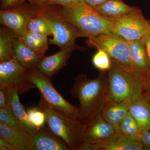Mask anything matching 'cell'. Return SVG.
<instances>
[{"label":"cell","mask_w":150,"mask_h":150,"mask_svg":"<svg viewBox=\"0 0 150 150\" xmlns=\"http://www.w3.org/2000/svg\"><path fill=\"white\" fill-rule=\"evenodd\" d=\"M106 71H100L93 79L84 74L75 79L71 93L79 101V120L83 124H88L100 114L108 100Z\"/></svg>","instance_id":"cell-1"},{"label":"cell","mask_w":150,"mask_h":150,"mask_svg":"<svg viewBox=\"0 0 150 150\" xmlns=\"http://www.w3.org/2000/svg\"><path fill=\"white\" fill-rule=\"evenodd\" d=\"M52 12L73 25L81 37L88 38L112 33L114 21L103 15L83 1L73 5H46Z\"/></svg>","instance_id":"cell-2"},{"label":"cell","mask_w":150,"mask_h":150,"mask_svg":"<svg viewBox=\"0 0 150 150\" xmlns=\"http://www.w3.org/2000/svg\"><path fill=\"white\" fill-rule=\"evenodd\" d=\"M106 72L108 100H132L144 93L146 76L131 68L111 59Z\"/></svg>","instance_id":"cell-3"},{"label":"cell","mask_w":150,"mask_h":150,"mask_svg":"<svg viewBox=\"0 0 150 150\" xmlns=\"http://www.w3.org/2000/svg\"><path fill=\"white\" fill-rule=\"evenodd\" d=\"M38 107L45 113L46 123L50 130L64 140L71 150H78L87 124L53 109L42 98Z\"/></svg>","instance_id":"cell-4"},{"label":"cell","mask_w":150,"mask_h":150,"mask_svg":"<svg viewBox=\"0 0 150 150\" xmlns=\"http://www.w3.org/2000/svg\"><path fill=\"white\" fill-rule=\"evenodd\" d=\"M28 76L40 92L41 98L48 105L70 118L79 120L78 108L68 102L56 90L51 83V78L43 75L36 68L28 70Z\"/></svg>","instance_id":"cell-5"},{"label":"cell","mask_w":150,"mask_h":150,"mask_svg":"<svg viewBox=\"0 0 150 150\" xmlns=\"http://www.w3.org/2000/svg\"><path fill=\"white\" fill-rule=\"evenodd\" d=\"M35 6L44 14L51 25L53 38L48 40L49 44L56 45L61 49L73 51H85L86 48L78 46L75 43L76 39L81 36L74 25L52 12L46 6Z\"/></svg>","instance_id":"cell-6"},{"label":"cell","mask_w":150,"mask_h":150,"mask_svg":"<svg viewBox=\"0 0 150 150\" xmlns=\"http://www.w3.org/2000/svg\"><path fill=\"white\" fill-rule=\"evenodd\" d=\"M86 44L97 49H102L111 60L135 71L131 60L129 41L112 33H104L88 38Z\"/></svg>","instance_id":"cell-7"},{"label":"cell","mask_w":150,"mask_h":150,"mask_svg":"<svg viewBox=\"0 0 150 150\" xmlns=\"http://www.w3.org/2000/svg\"><path fill=\"white\" fill-rule=\"evenodd\" d=\"M150 33V24L139 8L114 20L112 33L128 41L140 40Z\"/></svg>","instance_id":"cell-8"},{"label":"cell","mask_w":150,"mask_h":150,"mask_svg":"<svg viewBox=\"0 0 150 150\" xmlns=\"http://www.w3.org/2000/svg\"><path fill=\"white\" fill-rule=\"evenodd\" d=\"M28 71L16 59L0 63V86L16 91L19 94L35 88L28 79Z\"/></svg>","instance_id":"cell-9"},{"label":"cell","mask_w":150,"mask_h":150,"mask_svg":"<svg viewBox=\"0 0 150 150\" xmlns=\"http://www.w3.org/2000/svg\"><path fill=\"white\" fill-rule=\"evenodd\" d=\"M37 14L35 7L26 2L7 10L0 11V22L16 35L21 36L28 23Z\"/></svg>","instance_id":"cell-10"},{"label":"cell","mask_w":150,"mask_h":150,"mask_svg":"<svg viewBox=\"0 0 150 150\" xmlns=\"http://www.w3.org/2000/svg\"><path fill=\"white\" fill-rule=\"evenodd\" d=\"M79 150H143L139 139L116 132L103 142L83 145Z\"/></svg>","instance_id":"cell-11"},{"label":"cell","mask_w":150,"mask_h":150,"mask_svg":"<svg viewBox=\"0 0 150 150\" xmlns=\"http://www.w3.org/2000/svg\"><path fill=\"white\" fill-rule=\"evenodd\" d=\"M116 132L115 127L108 123L100 114L87 124L78 150L83 145L103 142L112 137Z\"/></svg>","instance_id":"cell-12"},{"label":"cell","mask_w":150,"mask_h":150,"mask_svg":"<svg viewBox=\"0 0 150 150\" xmlns=\"http://www.w3.org/2000/svg\"><path fill=\"white\" fill-rule=\"evenodd\" d=\"M31 150H71L67 143L44 126L30 136Z\"/></svg>","instance_id":"cell-13"},{"label":"cell","mask_w":150,"mask_h":150,"mask_svg":"<svg viewBox=\"0 0 150 150\" xmlns=\"http://www.w3.org/2000/svg\"><path fill=\"white\" fill-rule=\"evenodd\" d=\"M12 42L15 59L27 69L36 68L38 64L43 57L28 47L25 44L21 36L17 35L13 32Z\"/></svg>","instance_id":"cell-14"},{"label":"cell","mask_w":150,"mask_h":150,"mask_svg":"<svg viewBox=\"0 0 150 150\" xmlns=\"http://www.w3.org/2000/svg\"><path fill=\"white\" fill-rule=\"evenodd\" d=\"M73 51L61 49L57 53L43 56L36 68L43 75L51 78L65 67Z\"/></svg>","instance_id":"cell-15"},{"label":"cell","mask_w":150,"mask_h":150,"mask_svg":"<svg viewBox=\"0 0 150 150\" xmlns=\"http://www.w3.org/2000/svg\"><path fill=\"white\" fill-rule=\"evenodd\" d=\"M129 112L137 121L142 134L150 131V101L144 93L131 100Z\"/></svg>","instance_id":"cell-16"},{"label":"cell","mask_w":150,"mask_h":150,"mask_svg":"<svg viewBox=\"0 0 150 150\" xmlns=\"http://www.w3.org/2000/svg\"><path fill=\"white\" fill-rule=\"evenodd\" d=\"M131 103L130 99L121 102L108 100L100 115L103 119L116 129L129 112Z\"/></svg>","instance_id":"cell-17"},{"label":"cell","mask_w":150,"mask_h":150,"mask_svg":"<svg viewBox=\"0 0 150 150\" xmlns=\"http://www.w3.org/2000/svg\"><path fill=\"white\" fill-rule=\"evenodd\" d=\"M131 60L134 70L145 76L150 74L149 64L146 51L144 38L129 41Z\"/></svg>","instance_id":"cell-18"},{"label":"cell","mask_w":150,"mask_h":150,"mask_svg":"<svg viewBox=\"0 0 150 150\" xmlns=\"http://www.w3.org/2000/svg\"><path fill=\"white\" fill-rule=\"evenodd\" d=\"M0 138L10 143L16 150H31L30 136L23 130L0 124Z\"/></svg>","instance_id":"cell-19"},{"label":"cell","mask_w":150,"mask_h":150,"mask_svg":"<svg viewBox=\"0 0 150 150\" xmlns=\"http://www.w3.org/2000/svg\"><path fill=\"white\" fill-rule=\"evenodd\" d=\"M19 94L16 91L9 90L8 104L19 121L23 130L31 136L38 129L33 126L30 121L27 112H25L23 105L20 101Z\"/></svg>","instance_id":"cell-20"},{"label":"cell","mask_w":150,"mask_h":150,"mask_svg":"<svg viewBox=\"0 0 150 150\" xmlns=\"http://www.w3.org/2000/svg\"><path fill=\"white\" fill-rule=\"evenodd\" d=\"M93 8L103 15L114 21L138 8L128 5L122 0H109L101 5Z\"/></svg>","instance_id":"cell-21"},{"label":"cell","mask_w":150,"mask_h":150,"mask_svg":"<svg viewBox=\"0 0 150 150\" xmlns=\"http://www.w3.org/2000/svg\"><path fill=\"white\" fill-rule=\"evenodd\" d=\"M48 36L43 34L30 32L26 30L21 37L25 44L42 57L48 48Z\"/></svg>","instance_id":"cell-22"},{"label":"cell","mask_w":150,"mask_h":150,"mask_svg":"<svg viewBox=\"0 0 150 150\" xmlns=\"http://www.w3.org/2000/svg\"><path fill=\"white\" fill-rule=\"evenodd\" d=\"M34 6L37 10V14L28 22L26 30L30 32L43 34L47 36L52 35L51 25L48 19L38 7L35 6Z\"/></svg>","instance_id":"cell-23"},{"label":"cell","mask_w":150,"mask_h":150,"mask_svg":"<svg viewBox=\"0 0 150 150\" xmlns=\"http://www.w3.org/2000/svg\"><path fill=\"white\" fill-rule=\"evenodd\" d=\"M15 59L12 42V32L3 25L0 28V63Z\"/></svg>","instance_id":"cell-24"},{"label":"cell","mask_w":150,"mask_h":150,"mask_svg":"<svg viewBox=\"0 0 150 150\" xmlns=\"http://www.w3.org/2000/svg\"><path fill=\"white\" fill-rule=\"evenodd\" d=\"M116 132L126 136L139 139L142 133L135 118L129 112L116 128Z\"/></svg>","instance_id":"cell-25"},{"label":"cell","mask_w":150,"mask_h":150,"mask_svg":"<svg viewBox=\"0 0 150 150\" xmlns=\"http://www.w3.org/2000/svg\"><path fill=\"white\" fill-rule=\"evenodd\" d=\"M0 124L23 130L21 124L9 105L0 108Z\"/></svg>","instance_id":"cell-26"},{"label":"cell","mask_w":150,"mask_h":150,"mask_svg":"<svg viewBox=\"0 0 150 150\" xmlns=\"http://www.w3.org/2000/svg\"><path fill=\"white\" fill-rule=\"evenodd\" d=\"M97 50V52L92 58L93 64L100 71H108L111 66V59L110 56L102 49Z\"/></svg>","instance_id":"cell-27"},{"label":"cell","mask_w":150,"mask_h":150,"mask_svg":"<svg viewBox=\"0 0 150 150\" xmlns=\"http://www.w3.org/2000/svg\"><path fill=\"white\" fill-rule=\"evenodd\" d=\"M28 119L31 124L37 129H40L46 123L45 113L38 107L28 109L27 111Z\"/></svg>","instance_id":"cell-28"},{"label":"cell","mask_w":150,"mask_h":150,"mask_svg":"<svg viewBox=\"0 0 150 150\" xmlns=\"http://www.w3.org/2000/svg\"><path fill=\"white\" fill-rule=\"evenodd\" d=\"M26 1V0H1V11L7 10Z\"/></svg>","instance_id":"cell-29"},{"label":"cell","mask_w":150,"mask_h":150,"mask_svg":"<svg viewBox=\"0 0 150 150\" xmlns=\"http://www.w3.org/2000/svg\"><path fill=\"white\" fill-rule=\"evenodd\" d=\"M83 1V0H49L46 5H58L64 6H68Z\"/></svg>","instance_id":"cell-30"},{"label":"cell","mask_w":150,"mask_h":150,"mask_svg":"<svg viewBox=\"0 0 150 150\" xmlns=\"http://www.w3.org/2000/svg\"><path fill=\"white\" fill-rule=\"evenodd\" d=\"M9 90L3 86H0V108L6 107L8 104V96Z\"/></svg>","instance_id":"cell-31"},{"label":"cell","mask_w":150,"mask_h":150,"mask_svg":"<svg viewBox=\"0 0 150 150\" xmlns=\"http://www.w3.org/2000/svg\"><path fill=\"white\" fill-rule=\"evenodd\" d=\"M139 139L143 150H150V131L142 134Z\"/></svg>","instance_id":"cell-32"},{"label":"cell","mask_w":150,"mask_h":150,"mask_svg":"<svg viewBox=\"0 0 150 150\" xmlns=\"http://www.w3.org/2000/svg\"><path fill=\"white\" fill-rule=\"evenodd\" d=\"M145 46H146V51L149 64L150 69V33L146 34L144 37Z\"/></svg>","instance_id":"cell-33"},{"label":"cell","mask_w":150,"mask_h":150,"mask_svg":"<svg viewBox=\"0 0 150 150\" xmlns=\"http://www.w3.org/2000/svg\"><path fill=\"white\" fill-rule=\"evenodd\" d=\"M0 150H16L10 143L1 138H0Z\"/></svg>","instance_id":"cell-34"},{"label":"cell","mask_w":150,"mask_h":150,"mask_svg":"<svg viewBox=\"0 0 150 150\" xmlns=\"http://www.w3.org/2000/svg\"><path fill=\"white\" fill-rule=\"evenodd\" d=\"M108 1L109 0H83L84 2L93 8L101 5Z\"/></svg>","instance_id":"cell-35"},{"label":"cell","mask_w":150,"mask_h":150,"mask_svg":"<svg viewBox=\"0 0 150 150\" xmlns=\"http://www.w3.org/2000/svg\"><path fill=\"white\" fill-rule=\"evenodd\" d=\"M144 93L148 97L150 101V74L146 77Z\"/></svg>","instance_id":"cell-36"},{"label":"cell","mask_w":150,"mask_h":150,"mask_svg":"<svg viewBox=\"0 0 150 150\" xmlns=\"http://www.w3.org/2000/svg\"><path fill=\"white\" fill-rule=\"evenodd\" d=\"M33 6H45L47 4L49 0H26Z\"/></svg>","instance_id":"cell-37"}]
</instances>
